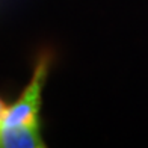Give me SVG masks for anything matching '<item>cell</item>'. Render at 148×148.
I'll list each match as a JSON object with an SVG mask.
<instances>
[{"label":"cell","instance_id":"cell-1","mask_svg":"<svg viewBox=\"0 0 148 148\" xmlns=\"http://www.w3.org/2000/svg\"><path fill=\"white\" fill-rule=\"evenodd\" d=\"M47 70H49V60L44 58L38 62L30 83L26 86L21 97L12 106L8 107L2 127H11L20 124H39L38 112L39 107H41V92L45 83Z\"/></svg>","mask_w":148,"mask_h":148},{"label":"cell","instance_id":"cell-2","mask_svg":"<svg viewBox=\"0 0 148 148\" xmlns=\"http://www.w3.org/2000/svg\"><path fill=\"white\" fill-rule=\"evenodd\" d=\"M0 147L6 148H42L39 124H20L0 129Z\"/></svg>","mask_w":148,"mask_h":148},{"label":"cell","instance_id":"cell-3","mask_svg":"<svg viewBox=\"0 0 148 148\" xmlns=\"http://www.w3.org/2000/svg\"><path fill=\"white\" fill-rule=\"evenodd\" d=\"M6 112H8V106L3 103V100L0 98V129L3 125V121H5V116H6Z\"/></svg>","mask_w":148,"mask_h":148}]
</instances>
